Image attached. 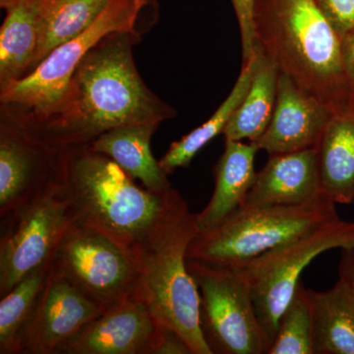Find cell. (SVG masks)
Segmentation results:
<instances>
[{"mask_svg": "<svg viewBox=\"0 0 354 354\" xmlns=\"http://www.w3.org/2000/svg\"><path fill=\"white\" fill-rule=\"evenodd\" d=\"M41 1V37L32 72L57 46L75 38L94 24L111 0Z\"/></svg>", "mask_w": 354, "mask_h": 354, "instance_id": "obj_23", "label": "cell"}, {"mask_svg": "<svg viewBox=\"0 0 354 354\" xmlns=\"http://www.w3.org/2000/svg\"><path fill=\"white\" fill-rule=\"evenodd\" d=\"M353 245L354 223L337 218L268 251L239 270L250 288L269 351L279 319L295 297L305 268L326 251Z\"/></svg>", "mask_w": 354, "mask_h": 354, "instance_id": "obj_7", "label": "cell"}, {"mask_svg": "<svg viewBox=\"0 0 354 354\" xmlns=\"http://www.w3.org/2000/svg\"><path fill=\"white\" fill-rule=\"evenodd\" d=\"M102 312L50 264L31 316L21 330L17 354H57L64 342Z\"/></svg>", "mask_w": 354, "mask_h": 354, "instance_id": "obj_12", "label": "cell"}, {"mask_svg": "<svg viewBox=\"0 0 354 354\" xmlns=\"http://www.w3.org/2000/svg\"><path fill=\"white\" fill-rule=\"evenodd\" d=\"M51 265L102 311L136 295L139 265L134 254L94 230L71 225Z\"/></svg>", "mask_w": 354, "mask_h": 354, "instance_id": "obj_9", "label": "cell"}, {"mask_svg": "<svg viewBox=\"0 0 354 354\" xmlns=\"http://www.w3.org/2000/svg\"><path fill=\"white\" fill-rule=\"evenodd\" d=\"M165 328L132 297L90 321L57 354H157Z\"/></svg>", "mask_w": 354, "mask_h": 354, "instance_id": "obj_13", "label": "cell"}, {"mask_svg": "<svg viewBox=\"0 0 354 354\" xmlns=\"http://www.w3.org/2000/svg\"><path fill=\"white\" fill-rule=\"evenodd\" d=\"M160 124L132 123L102 133L88 145L108 156L132 178L138 179L146 189L156 193L171 190L167 174L153 158L151 139Z\"/></svg>", "mask_w": 354, "mask_h": 354, "instance_id": "obj_17", "label": "cell"}, {"mask_svg": "<svg viewBox=\"0 0 354 354\" xmlns=\"http://www.w3.org/2000/svg\"><path fill=\"white\" fill-rule=\"evenodd\" d=\"M70 227L68 208L57 181L25 206L1 218L0 297L34 270L50 264Z\"/></svg>", "mask_w": 354, "mask_h": 354, "instance_id": "obj_10", "label": "cell"}, {"mask_svg": "<svg viewBox=\"0 0 354 354\" xmlns=\"http://www.w3.org/2000/svg\"><path fill=\"white\" fill-rule=\"evenodd\" d=\"M142 36L109 35L83 58L53 109L24 122L10 120L57 148L90 144L122 125L171 120L176 109L150 90L135 64L132 48Z\"/></svg>", "mask_w": 354, "mask_h": 354, "instance_id": "obj_1", "label": "cell"}, {"mask_svg": "<svg viewBox=\"0 0 354 354\" xmlns=\"http://www.w3.org/2000/svg\"><path fill=\"white\" fill-rule=\"evenodd\" d=\"M241 30L242 64L255 53L257 48L254 35V6L255 0H230Z\"/></svg>", "mask_w": 354, "mask_h": 354, "instance_id": "obj_26", "label": "cell"}, {"mask_svg": "<svg viewBox=\"0 0 354 354\" xmlns=\"http://www.w3.org/2000/svg\"><path fill=\"white\" fill-rule=\"evenodd\" d=\"M342 48L344 69L351 87L354 85V29L342 37Z\"/></svg>", "mask_w": 354, "mask_h": 354, "instance_id": "obj_28", "label": "cell"}, {"mask_svg": "<svg viewBox=\"0 0 354 354\" xmlns=\"http://www.w3.org/2000/svg\"><path fill=\"white\" fill-rule=\"evenodd\" d=\"M59 148L0 114V216L39 196L55 183Z\"/></svg>", "mask_w": 354, "mask_h": 354, "instance_id": "obj_11", "label": "cell"}, {"mask_svg": "<svg viewBox=\"0 0 354 354\" xmlns=\"http://www.w3.org/2000/svg\"><path fill=\"white\" fill-rule=\"evenodd\" d=\"M318 148V167L324 193L335 204L354 202V118L335 113Z\"/></svg>", "mask_w": 354, "mask_h": 354, "instance_id": "obj_20", "label": "cell"}, {"mask_svg": "<svg viewBox=\"0 0 354 354\" xmlns=\"http://www.w3.org/2000/svg\"><path fill=\"white\" fill-rule=\"evenodd\" d=\"M279 77L277 65L257 46L250 87L223 133L225 140L255 142L264 134L276 106Z\"/></svg>", "mask_w": 354, "mask_h": 354, "instance_id": "obj_21", "label": "cell"}, {"mask_svg": "<svg viewBox=\"0 0 354 354\" xmlns=\"http://www.w3.org/2000/svg\"><path fill=\"white\" fill-rule=\"evenodd\" d=\"M256 44L298 87L342 113L351 84L342 36L316 0H255Z\"/></svg>", "mask_w": 354, "mask_h": 354, "instance_id": "obj_3", "label": "cell"}, {"mask_svg": "<svg viewBox=\"0 0 354 354\" xmlns=\"http://www.w3.org/2000/svg\"><path fill=\"white\" fill-rule=\"evenodd\" d=\"M18 1H19V0H0V6L6 10L9 6H13V4H15L16 2Z\"/></svg>", "mask_w": 354, "mask_h": 354, "instance_id": "obj_31", "label": "cell"}, {"mask_svg": "<svg viewBox=\"0 0 354 354\" xmlns=\"http://www.w3.org/2000/svg\"><path fill=\"white\" fill-rule=\"evenodd\" d=\"M153 0H111L104 12L75 38L50 51L25 78L0 91V113L24 121L41 118L62 99L74 72L88 51L114 32L146 34V9Z\"/></svg>", "mask_w": 354, "mask_h": 354, "instance_id": "obj_6", "label": "cell"}, {"mask_svg": "<svg viewBox=\"0 0 354 354\" xmlns=\"http://www.w3.org/2000/svg\"><path fill=\"white\" fill-rule=\"evenodd\" d=\"M339 277L354 286V245L342 249Z\"/></svg>", "mask_w": 354, "mask_h": 354, "instance_id": "obj_29", "label": "cell"}, {"mask_svg": "<svg viewBox=\"0 0 354 354\" xmlns=\"http://www.w3.org/2000/svg\"><path fill=\"white\" fill-rule=\"evenodd\" d=\"M200 295L201 329L212 353L268 354L252 295L239 270L186 259Z\"/></svg>", "mask_w": 354, "mask_h": 354, "instance_id": "obj_8", "label": "cell"}, {"mask_svg": "<svg viewBox=\"0 0 354 354\" xmlns=\"http://www.w3.org/2000/svg\"><path fill=\"white\" fill-rule=\"evenodd\" d=\"M199 232L196 214H188L158 241L135 255L139 283L135 297L160 325L174 330L192 354H213L200 321V295L186 264V252Z\"/></svg>", "mask_w": 354, "mask_h": 354, "instance_id": "obj_5", "label": "cell"}, {"mask_svg": "<svg viewBox=\"0 0 354 354\" xmlns=\"http://www.w3.org/2000/svg\"><path fill=\"white\" fill-rule=\"evenodd\" d=\"M51 264V263H50ZM50 264L28 274L0 301V353L17 354L18 339L43 290Z\"/></svg>", "mask_w": 354, "mask_h": 354, "instance_id": "obj_24", "label": "cell"}, {"mask_svg": "<svg viewBox=\"0 0 354 354\" xmlns=\"http://www.w3.org/2000/svg\"><path fill=\"white\" fill-rule=\"evenodd\" d=\"M314 354H354V286L339 277L327 291L308 290Z\"/></svg>", "mask_w": 354, "mask_h": 354, "instance_id": "obj_19", "label": "cell"}, {"mask_svg": "<svg viewBox=\"0 0 354 354\" xmlns=\"http://www.w3.org/2000/svg\"><path fill=\"white\" fill-rule=\"evenodd\" d=\"M258 151L253 142L225 140V151L214 169L213 196L201 213L196 214L199 230L216 227L241 208L255 181L254 160Z\"/></svg>", "mask_w": 354, "mask_h": 354, "instance_id": "obj_16", "label": "cell"}, {"mask_svg": "<svg viewBox=\"0 0 354 354\" xmlns=\"http://www.w3.org/2000/svg\"><path fill=\"white\" fill-rule=\"evenodd\" d=\"M268 354H314L308 290L301 281L279 319L276 337Z\"/></svg>", "mask_w": 354, "mask_h": 354, "instance_id": "obj_25", "label": "cell"}, {"mask_svg": "<svg viewBox=\"0 0 354 354\" xmlns=\"http://www.w3.org/2000/svg\"><path fill=\"white\" fill-rule=\"evenodd\" d=\"M325 195L318 148L270 156L241 207L295 206Z\"/></svg>", "mask_w": 354, "mask_h": 354, "instance_id": "obj_15", "label": "cell"}, {"mask_svg": "<svg viewBox=\"0 0 354 354\" xmlns=\"http://www.w3.org/2000/svg\"><path fill=\"white\" fill-rule=\"evenodd\" d=\"M335 203L327 195L295 206L241 207L191 241L186 259L241 270L277 247L337 220Z\"/></svg>", "mask_w": 354, "mask_h": 354, "instance_id": "obj_4", "label": "cell"}, {"mask_svg": "<svg viewBox=\"0 0 354 354\" xmlns=\"http://www.w3.org/2000/svg\"><path fill=\"white\" fill-rule=\"evenodd\" d=\"M335 113L314 95L279 73L276 106L269 127L257 141L269 156L318 146Z\"/></svg>", "mask_w": 354, "mask_h": 354, "instance_id": "obj_14", "label": "cell"}, {"mask_svg": "<svg viewBox=\"0 0 354 354\" xmlns=\"http://www.w3.org/2000/svg\"><path fill=\"white\" fill-rule=\"evenodd\" d=\"M257 48L255 53L242 64V68L239 78L232 92L227 95L225 102L216 109L215 113L209 118L204 124L192 130L178 141L174 142L165 153L162 160H160V167L167 174H171L178 167H189L190 162L200 151L209 141H212L218 134H223L234 115L235 111L241 106V102L245 97L247 91L250 87L251 81L255 69Z\"/></svg>", "mask_w": 354, "mask_h": 354, "instance_id": "obj_22", "label": "cell"}, {"mask_svg": "<svg viewBox=\"0 0 354 354\" xmlns=\"http://www.w3.org/2000/svg\"><path fill=\"white\" fill-rule=\"evenodd\" d=\"M342 38L354 29V0H316Z\"/></svg>", "mask_w": 354, "mask_h": 354, "instance_id": "obj_27", "label": "cell"}, {"mask_svg": "<svg viewBox=\"0 0 354 354\" xmlns=\"http://www.w3.org/2000/svg\"><path fill=\"white\" fill-rule=\"evenodd\" d=\"M0 29V91L29 75L41 37V0H19L6 9Z\"/></svg>", "mask_w": 354, "mask_h": 354, "instance_id": "obj_18", "label": "cell"}, {"mask_svg": "<svg viewBox=\"0 0 354 354\" xmlns=\"http://www.w3.org/2000/svg\"><path fill=\"white\" fill-rule=\"evenodd\" d=\"M342 113H348V115L353 116L354 118V85L351 86V90H349Z\"/></svg>", "mask_w": 354, "mask_h": 354, "instance_id": "obj_30", "label": "cell"}, {"mask_svg": "<svg viewBox=\"0 0 354 354\" xmlns=\"http://www.w3.org/2000/svg\"><path fill=\"white\" fill-rule=\"evenodd\" d=\"M55 181L71 225L99 232L134 255L190 213L178 191L156 193L137 185L88 144L59 148Z\"/></svg>", "mask_w": 354, "mask_h": 354, "instance_id": "obj_2", "label": "cell"}]
</instances>
